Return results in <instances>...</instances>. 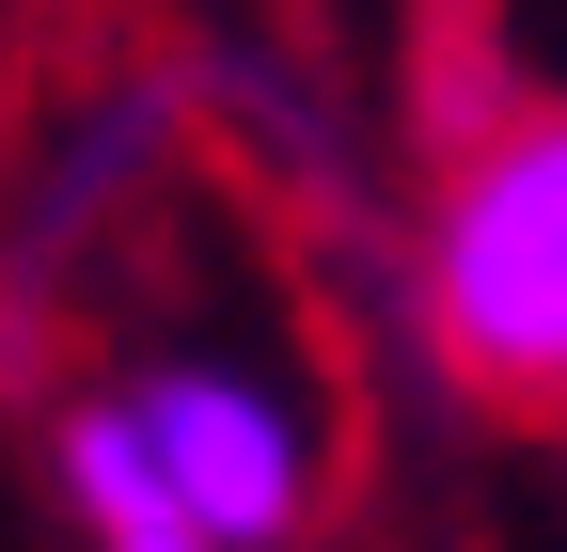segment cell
I'll return each mask as SVG.
<instances>
[{"label": "cell", "instance_id": "obj_1", "mask_svg": "<svg viewBox=\"0 0 567 552\" xmlns=\"http://www.w3.org/2000/svg\"><path fill=\"white\" fill-rule=\"evenodd\" d=\"M410 331L442 379L567 427V95H488L442 126L410 205Z\"/></svg>", "mask_w": 567, "mask_h": 552}, {"label": "cell", "instance_id": "obj_2", "mask_svg": "<svg viewBox=\"0 0 567 552\" xmlns=\"http://www.w3.org/2000/svg\"><path fill=\"white\" fill-rule=\"evenodd\" d=\"M142 410V442H158V473L189 490V521L221 536V552H300L316 505H331V427H316V395L252 364V348H142L111 379Z\"/></svg>", "mask_w": 567, "mask_h": 552}, {"label": "cell", "instance_id": "obj_3", "mask_svg": "<svg viewBox=\"0 0 567 552\" xmlns=\"http://www.w3.org/2000/svg\"><path fill=\"white\" fill-rule=\"evenodd\" d=\"M48 490H63V536H80V552H221L111 379H80V395L48 410Z\"/></svg>", "mask_w": 567, "mask_h": 552}]
</instances>
